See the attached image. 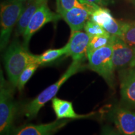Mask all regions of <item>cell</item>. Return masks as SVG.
Listing matches in <instances>:
<instances>
[{
    "instance_id": "obj_1",
    "label": "cell",
    "mask_w": 135,
    "mask_h": 135,
    "mask_svg": "<svg viewBox=\"0 0 135 135\" xmlns=\"http://www.w3.org/2000/svg\"><path fill=\"white\" fill-rule=\"evenodd\" d=\"M35 63H38V56L30 53L23 43L15 40L10 44L4 53V63L9 82L13 87H17L18 80L23 71L28 65Z\"/></svg>"
},
{
    "instance_id": "obj_2",
    "label": "cell",
    "mask_w": 135,
    "mask_h": 135,
    "mask_svg": "<svg viewBox=\"0 0 135 135\" xmlns=\"http://www.w3.org/2000/svg\"><path fill=\"white\" fill-rule=\"evenodd\" d=\"M85 68L86 65H84L83 61H73L71 64L69 66L68 68L58 80L44 89L41 93L39 94L33 100L25 104L22 113L29 119L35 118L45 104L50 100H52L56 97L60 88L65 84V83L72 76L84 70Z\"/></svg>"
},
{
    "instance_id": "obj_3",
    "label": "cell",
    "mask_w": 135,
    "mask_h": 135,
    "mask_svg": "<svg viewBox=\"0 0 135 135\" xmlns=\"http://www.w3.org/2000/svg\"><path fill=\"white\" fill-rule=\"evenodd\" d=\"M15 88L5 80L3 71L0 76V135H12L13 123L18 111L14 100Z\"/></svg>"
},
{
    "instance_id": "obj_4",
    "label": "cell",
    "mask_w": 135,
    "mask_h": 135,
    "mask_svg": "<svg viewBox=\"0 0 135 135\" xmlns=\"http://www.w3.org/2000/svg\"><path fill=\"white\" fill-rule=\"evenodd\" d=\"M113 48L111 43L87 53L88 67L105 80L109 86L113 87L114 68L112 61Z\"/></svg>"
},
{
    "instance_id": "obj_5",
    "label": "cell",
    "mask_w": 135,
    "mask_h": 135,
    "mask_svg": "<svg viewBox=\"0 0 135 135\" xmlns=\"http://www.w3.org/2000/svg\"><path fill=\"white\" fill-rule=\"evenodd\" d=\"M25 0H8L1 8V36L0 46L3 50L9 43L13 27L18 23L25 9Z\"/></svg>"
},
{
    "instance_id": "obj_6",
    "label": "cell",
    "mask_w": 135,
    "mask_h": 135,
    "mask_svg": "<svg viewBox=\"0 0 135 135\" xmlns=\"http://www.w3.org/2000/svg\"><path fill=\"white\" fill-rule=\"evenodd\" d=\"M80 1L84 4L83 7H75L69 10L63 9L57 3V13L61 16L66 23L70 26L71 31H81L84 28L88 20L90 18L91 15L99 7V6L93 3Z\"/></svg>"
},
{
    "instance_id": "obj_7",
    "label": "cell",
    "mask_w": 135,
    "mask_h": 135,
    "mask_svg": "<svg viewBox=\"0 0 135 135\" xmlns=\"http://www.w3.org/2000/svg\"><path fill=\"white\" fill-rule=\"evenodd\" d=\"M111 45L114 70H128L135 67V47L128 45L117 36H111Z\"/></svg>"
},
{
    "instance_id": "obj_8",
    "label": "cell",
    "mask_w": 135,
    "mask_h": 135,
    "mask_svg": "<svg viewBox=\"0 0 135 135\" xmlns=\"http://www.w3.org/2000/svg\"><path fill=\"white\" fill-rule=\"evenodd\" d=\"M61 18L58 13L51 11L45 3L40 7L34 14L23 35V45L25 48H28V45L34 34L39 31L42 27L50 22H56Z\"/></svg>"
},
{
    "instance_id": "obj_9",
    "label": "cell",
    "mask_w": 135,
    "mask_h": 135,
    "mask_svg": "<svg viewBox=\"0 0 135 135\" xmlns=\"http://www.w3.org/2000/svg\"><path fill=\"white\" fill-rule=\"evenodd\" d=\"M108 118L121 135H135V111L115 106L108 111Z\"/></svg>"
},
{
    "instance_id": "obj_10",
    "label": "cell",
    "mask_w": 135,
    "mask_h": 135,
    "mask_svg": "<svg viewBox=\"0 0 135 135\" xmlns=\"http://www.w3.org/2000/svg\"><path fill=\"white\" fill-rule=\"evenodd\" d=\"M90 38L86 32L71 31L66 45V56H71L73 61H84L87 58L88 48Z\"/></svg>"
},
{
    "instance_id": "obj_11",
    "label": "cell",
    "mask_w": 135,
    "mask_h": 135,
    "mask_svg": "<svg viewBox=\"0 0 135 135\" xmlns=\"http://www.w3.org/2000/svg\"><path fill=\"white\" fill-rule=\"evenodd\" d=\"M69 121L68 119H62L46 124H27L15 128L12 135H54Z\"/></svg>"
},
{
    "instance_id": "obj_12",
    "label": "cell",
    "mask_w": 135,
    "mask_h": 135,
    "mask_svg": "<svg viewBox=\"0 0 135 135\" xmlns=\"http://www.w3.org/2000/svg\"><path fill=\"white\" fill-rule=\"evenodd\" d=\"M52 107L55 111L57 119H86L93 118L95 112L89 114H80L75 112L73 106L70 101L55 97L52 99Z\"/></svg>"
},
{
    "instance_id": "obj_13",
    "label": "cell",
    "mask_w": 135,
    "mask_h": 135,
    "mask_svg": "<svg viewBox=\"0 0 135 135\" xmlns=\"http://www.w3.org/2000/svg\"><path fill=\"white\" fill-rule=\"evenodd\" d=\"M121 94L126 105L135 107V70L133 68L128 69L121 76Z\"/></svg>"
},
{
    "instance_id": "obj_14",
    "label": "cell",
    "mask_w": 135,
    "mask_h": 135,
    "mask_svg": "<svg viewBox=\"0 0 135 135\" xmlns=\"http://www.w3.org/2000/svg\"><path fill=\"white\" fill-rule=\"evenodd\" d=\"M47 2L48 0H30L28 1L27 6H25V9L17 23L16 31L17 36L24 34L34 14L42 5L47 3Z\"/></svg>"
},
{
    "instance_id": "obj_15",
    "label": "cell",
    "mask_w": 135,
    "mask_h": 135,
    "mask_svg": "<svg viewBox=\"0 0 135 135\" xmlns=\"http://www.w3.org/2000/svg\"><path fill=\"white\" fill-rule=\"evenodd\" d=\"M66 46H65L61 48L50 49L46 50L41 55H38V64L40 65H45L52 63L60 57L66 55Z\"/></svg>"
},
{
    "instance_id": "obj_16",
    "label": "cell",
    "mask_w": 135,
    "mask_h": 135,
    "mask_svg": "<svg viewBox=\"0 0 135 135\" xmlns=\"http://www.w3.org/2000/svg\"><path fill=\"white\" fill-rule=\"evenodd\" d=\"M120 38L129 46L135 47V21L121 22Z\"/></svg>"
},
{
    "instance_id": "obj_17",
    "label": "cell",
    "mask_w": 135,
    "mask_h": 135,
    "mask_svg": "<svg viewBox=\"0 0 135 135\" xmlns=\"http://www.w3.org/2000/svg\"><path fill=\"white\" fill-rule=\"evenodd\" d=\"M113 18L109 9L99 6L91 13L89 19L103 28L104 25L108 24Z\"/></svg>"
},
{
    "instance_id": "obj_18",
    "label": "cell",
    "mask_w": 135,
    "mask_h": 135,
    "mask_svg": "<svg viewBox=\"0 0 135 135\" xmlns=\"http://www.w3.org/2000/svg\"><path fill=\"white\" fill-rule=\"evenodd\" d=\"M39 66H40V65L38 63H32L31 65H28L23 71V72L20 76L19 79L18 80V83H17L16 88L20 91H21L24 89L25 84L30 80V79L33 75V74L35 73Z\"/></svg>"
},
{
    "instance_id": "obj_19",
    "label": "cell",
    "mask_w": 135,
    "mask_h": 135,
    "mask_svg": "<svg viewBox=\"0 0 135 135\" xmlns=\"http://www.w3.org/2000/svg\"><path fill=\"white\" fill-rule=\"evenodd\" d=\"M111 35L109 34L90 38L87 53L109 45L111 43Z\"/></svg>"
},
{
    "instance_id": "obj_20",
    "label": "cell",
    "mask_w": 135,
    "mask_h": 135,
    "mask_svg": "<svg viewBox=\"0 0 135 135\" xmlns=\"http://www.w3.org/2000/svg\"><path fill=\"white\" fill-rule=\"evenodd\" d=\"M84 29L89 38L109 34L102 26L90 19L86 23Z\"/></svg>"
},
{
    "instance_id": "obj_21",
    "label": "cell",
    "mask_w": 135,
    "mask_h": 135,
    "mask_svg": "<svg viewBox=\"0 0 135 135\" xmlns=\"http://www.w3.org/2000/svg\"><path fill=\"white\" fill-rule=\"evenodd\" d=\"M56 2L65 10H69L75 7H83L84 6L80 0H56Z\"/></svg>"
},
{
    "instance_id": "obj_22",
    "label": "cell",
    "mask_w": 135,
    "mask_h": 135,
    "mask_svg": "<svg viewBox=\"0 0 135 135\" xmlns=\"http://www.w3.org/2000/svg\"><path fill=\"white\" fill-rule=\"evenodd\" d=\"M100 135H121L117 129L112 128L110 126L105 125L102 127Z\"/></svg>"
},
{
    "instance_id": "obj_23",
    "label": "cell",
    "mask_w": 135,
    "mask_h": 135,
    "mask_svg": "<svg viewBox=\"0 0 135 135\" xmlns=\"http://www.w3.org/2000/svg\"><path fill=\"white\" fill-rule=\"evenodd\" d=\"M84 2L89 3H93L101 7L108 6V5L112 4L114 2V0H81Z\"/></svg>"
},
{
    "instance_id": "obj_24",
    "label": "cell",
    "mask_w": 135,
    "mask_h": 135,
    "mask_svg": "<svg viewBox=\"0 0 135 135\" xmlns=\"http://www.w3.org/2000/svg\"><path fill=\"white\" fill-rule=\"evenodd\" d=\"M132 2H133V4H134L135 5V0H133V1H132Z\"/></svg>"
}]
</instances>
